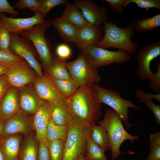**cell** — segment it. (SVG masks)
Instances as JSON below:
<instances>
[{"label": "cell", "instance_id": "obj_1", "mask_svg": "<svg viewBox=\"0 0 160 160\" xmlns=\"http://www.w3.org/2000/svg\"><path fill=\"white\" fill-rule=\"evenodd\" d=\"M92 85L80 86L65 100L73 116L91 125L95 124L102 114L101 104L95 96Z\"/></svg>", "mask_w": 160, "mask_h": 160}, {"label": "cell", "instance_id": "obj_2", "mask_svg": "<svg viewBox=\"0 0 160 160\" xmlns=\"http://www.w3.org/2000/svg\"><path fill=\"white\" fill-rule=\"evenodd\" d=\"M103 27L104 35L96 46L104 49L116 48L130 55L136 53L139 45L131 39L135 31L132 24L127 25L125 28H121L108 21L103 23Z\"/></svg>", "mask_w": 160, "mask_h": 160}, {"label": "cell", "instance_id": "obj_3", "mask_svg": "<svg viewBox=\"0 0 160 160\" xmlns=\"http://www.w3.org/2000/svg\"><path fill=\"white\" fill-rule=\"evenodd\" d=\"M91 126L73 116L68 125V133L62 160H77L80 154L85 155L86 140L90 134Z\"/></svg>", "mask_w": 160, "mask_h": 160}, {"label": "cell", "instance_id": "obj_4", "mask_svg": "<svg viewBox=\"0 0 160 160\" xmlns=\"http://www.w3.org/2000/svg\"><path fill=\"white\" fill-rule=\"evenodd\" d=\"M100 126L106 130L109 137L111 151V158L115 160L121 153L120 148L125 140H129L131 143L140 137L129 133L124 128L119 116L114 110L106 109L102 120L99 122Z\"/></svg>", "mask_w": 160, "mask_h": 160}, {"label": "cell", "instance_id": "obj_5", "mask_svg": "<svg viewBox=\"0 0 160 160\" xmlns=\"http://www.w3.org/2000/svg\"><path fill=\"white\" fill-rule=\"evenodd\" d=\"M95 96L100 103L105 104L113 109L119 115L124 127L128 129L132 126L129 121V108L137 111L140 108L131 101L122 98L120 92L100 86L98 83L92 84Z\"/></svg>", "mask_w": 160, "mask_h": 160}, {"label": "cell", "instance_id": "obj_6", "mask_svg": "<svg viewBox=\"0 0 160 160\" xmlns=\"http://www.w3.org/2000/svg\"><path fill=\"white\" fill-rule=\"evenodd\" d=\"M52 22L49 19L44 23L36 25L28 30L23 31L19 35L32 43L44 69L52 65L56 57L53 52L50 40L45 35V31L52 25Z\"/></svg>", "mask_w": 160, "mask_h": 160}, {"label": "cell", "instance_id": "obj_7", "mask_svg": "<svg viewBox=\"0 0 160 160\" xmlns=\"http://www.w3.org/2000/svg\"><path fill=\"white\" fill-rule=\"evenodd\" d=\"M81 54L94 69L113 63H121L129 61L131 55L120 49L111 51L96 45L87 47L81 50Z\"/></svg>", "mask_w": 160, "mask_h": 160}, {"label": "cell", "instance_id": "obj_8", "mask_svg": "<svg viewBox=\"0 0 160 160\" xmlns=\"http://www.w3.org/2000/svg\"><path fill=\"white\" fill-rule=\"evenodd\" d=\"M9 49L14 54L26 61L35 71L37 75H44L36 57H39L32 43L29 40L14 33H10Z\"/></svg>", "mask_w": 160, "mask_h": 160}, {"label": "cell", "instance_id": "obj_9", "mask_svg": "<svg viewBox=\"0 0 160 160\" xmlns=\"http://www.w3.org/2000/svg\"><path fill=\"white\" fill-rule=\"evenodd\" d=\"M66 65L72 79L80 86L98 83L101 80L97 69L81 54L75 60L66 62Z\"/></svg>", "mask_w": 160, "mask_h": 160}, {"label": "cell", "instance_id": "obj_10", "mask_svg": "<svg viewBox=\"0 0 160 160\" xmlns=\"http://www.w3.org/2000/svg\"><path fill=\"white\" fill-rule=\"evenodd\" d=\"M6 74L10 86L18 88L32 84L37 75L25 60L13 63L8 68Z\"/></svg>", "mask_w": 160, "mask_h": 160}, {"label": "cell", "instance_id": "obj_11", "mask_svg": "<svg viewBox=\"0 0 160 160\" xmlns=\"http://www.w3.org/2000/svg\"><path fill=\"white\" fill-rule=\"evenodd\" d=\"M138 64L136 73L139 79L144 81L149 79L153 73L150 69L151 62L160 55V41L148 44L138 52Z\"/></svg>", "mask_w": 160, "mask_h": 160}, {"label": "cell", "instance_id": "obj_12", "mask_svg": "<svg viewBox=\"0 0 160 160\" xmlns=\"http://www.w3.org/2000/svg\"><path fill=\"white\" fill-rule=\"evenodd\" d=\"M0 18L1 24L9 33L19 35L23 31L28 30L46 21L39 12L35 13L32 17L22 18L9 17L2 14L0 15Z\"/></svg>", "mask_w": 160, "mask_h": 160}, {"label": "cell", "instance_id": "obj_13", "mask_svg": "<svg viewBox=\"0 0 160 160\" xmlns=\"http://www.w3.org/2000/svg\"><path fill=\"white\" fill-rule=\"evenodd\" d=\"M34 130L33 116L20 111L5 121L2 137L16 134L25 136Z\"/></svg>", "mask_w": 160, "mask_h": 160}, {"label": "cell", "instance_id": "obj_14", "mask_svg": "<svg viewBox=\"0 0 160 160\" xmlns=\"http://www.w3.org/2000/svg\"><path fill=\"white\" fill-rule=\"evenodd\" d=\"M42 76L37 75L32 84L39 97L51 103L65 101L66 98L52 81L44 73Z\"/></svg>", "mask_w": 160, "mask_h": 160}, {"label": "cell", "instance_id": "obj_15", "mask_svg": "<svg viewBox=\"0 0 160 160\" xmlns=\"http://www.w3.org/2000/svg\"><path fill=\"white\" fill-rule=\"evenodd\" d=\"M74 4L80 9L89 23L100 27L108 21V9L105 6L99 5L90 0H76Z\"/></svg>", "mask_w": 160, "mask_h": 160}, {"label": "cell", "instance_id": "obj_16", "mask_svg": "<svg viewBox=\"0 0 160 160\" xmlns=\"http://www.w3.org/2000/svg\"><path fill=\"white\" fill-rule=\"evenodd\" d=\"M18 89L20 111L33 116L45 100L38 95L32 84Z\"/></svg>", "mask_w": 160, "mask_h": 160}, {"label": "cell", "instance_id": "obj_17", "mask_svg": "<svg viewBox=\"0 0 160 160\" xmlns=\"http://www.w3.org/2000/svg\"><path fill=\"white\" fill-rule=\"evenodd\" d=\"M52 107V103L45 100L33 116L34 130L38 140H43L48 142L46 131Z\"/></svg>", "mask_w": 160, "mask_h": 160}, {"label": "cell", "instance_id": "obj_18", "mask_svg": "<svg viewBox=\"0 0 160 160\" xmlns=\"http://www.w3.org/2000/svg\"><path fill=\"white\" fill-rule=\"evenodd\" d=\"M103 35V29L100 27L89 23L79 30L74 43L81 50L87 47L96 45L102 39Z\"/></svg>", "mask_w": 160, "mask_h": 160}, {"label": "cell", "instance_id": "obj_19", "mask_svg": "<svg viewBox=\"0 0 160 160\" xmlns=\"http://www.w3.org/2000/svg\"><path fill=\"white\" fill-rule=\"evenodd\" d=\"M19 111V89L10 86L0 103V118L5 121Z\"/></svg>", "mask_w": 160, "mask_h": 160}, {"label": "cell", "instance_id": "obj_20", "mask_svg": "<svg viewBox=\"0 0 160 160\" xmlns=\"http://www.w3.org/2000/svg\"><path fill=\"white\" fill-rule=\"evenodd\" d=\"M24 136L14 134L2 137L0 146L4 160H16Z\"/></svg>", "mask_w": 160, "mask_h": 160}, {"label": "cell", "instance_id": "obj_21", "mask_svg": "<svg viewBox=\"0 0 160 160\" xmlns=\"http://www.w3.org/2000/svg\"><path fill=\"white\" fill-rule=\"evenodd\" d=\"M38 148V140L34 130L24 136L19 152V160H37Z\"/></svg>", "mask_w": 160, "mask_h": 160}, {"label": "cell", "instance_id": "obj_22", "mask_svg": "<svg viewBox=\"0 0 160 160\" xmlns=\"http://www.w3.org/2000/svg\"><path fill=\"white\" fill-rule=\"evenodd\" d=\"M65 8L60 17L61 19L71 24L79 30L89 23L84 17L81 11L74 4L69 1L65 3Z\"/></svg>", "mask_w": 160, "mask_h": 160}, {"label": "cell", "instance_id": "obj_23", "mask_svg": "<svg viewBox=\"0 0 160 160\" xmlns=\"http://www.w3.org/2000/svg\"><path fill=\"white\" fill-rule=\"evenodd\" d=\"M51 25L64 41L68 42H75L79 30L74 26L60 17L55 18L52 21Z\"/></svg>", "mask_w": 160, "mask_h": 160}, {"label": "cell", "instance_id": "obj_24", "mask_svg": "<svg viewBox=\"0 0 160 160\" xmlns=\"http://www.w3.org/2000/svg\"><path fill=\"white\" fill-rule=\"evenodd\" d=\"M52 103L51 117L54 122L60 125H68L73 116L65 101Z\"/></svg>", "mask_w": 160, "mask_h": 160}, {"label": "cell", "instance_id": "obj_25", "mask_svg": "<svg viewBox=\"0 0 160 160\" xmlns=\"http://www.w3.org/2000/svg\"><path fill=\"white\" fill-rule=\"evenodd\" d=\"M90 136L93 141L105 152L111 150V145L108 134L103 127L95 124L91 126Z\"/></svg>", "mask_w": 160, "mask_h": 160}, {"label": "cell", "instance_id": "obj_26", "mask_svg": "<svg viewBox=\"0 0 160 160\" xmlns=\"http://www.w3.org/2000/svg\"><path fill=\"white\" fill-rule=\"evenodd\" d=\"M66 60L56 57L52 65L44 69L45 72L52 77L60 79H72L66 65Z\"/></svg>", "mask_w": 160, "mask_h": 160}, {"label": "cell", "instance_id": "obj_27", "mask_svg": "<svg viewBox=\"0 0 160 160\" xmlns=\"http://www.w3.org/2000/svg\"><path fill=\"white\" fill-rule=\"evenodd\" d=\"M68 131V125H60L56 124L52 118L48 124L46 137L47 141L60 140L65 143Z\"/></svg>", "mask_w": 160, "mask_h": 160}, {"label": "cell", "instance_id": "obj_28", "mask_svg": "<svg viewBox=\"0 0 160 160\" xmlns=\"http://www.w3.org/2000/svg\"><path fill=\"white\" fill-rule=\"evenodd\" d=\"M44 73L52 81L66 98L71 96L80 87L79 84L72 79H58L52 77L45 72H44Z\"/></svg>", "mask_w": 160, "mask_h": 160}, {"label": "cell", "instance_id": "obj_29", "mask_svg": "<svg viewBox=\"0 0 160 160\" xmlns=\"http://www.w3.org/2000/svg\"><path fill=\"white\" fill-rule=\"evenodd\" d=\"M132 24L135 31L142 33L152 31L160 26V14L151 17L136 19Z\"/></svg>", "mask_w": 160, "mask_h": 160}, {"label": "cell", "instance_id": "obj_30", "mask_svg": "<svg viewBox=\"0 0 160 160\" xmlns=\"http://www.w3.org/2000/svg\"><path fill=\"white\" fill-rule=\"evenodd\" d=\"M84 158L86 160H108L105 152L93 141L90 135L86 140Z\"/></svg>", "mask_w": 160, "mask_h": 160}, {"label": "cell", "instance_id": "obj_31", "mask_svg": "<svg viewBox=\"0 0 160 160\" xmlns=\"http://www.w3.org/2000/svg\"><path fill=\"white\" fill-rule=\"evenodd\" d=\"M149 139L150 153L145 160H160V132L151 134Z\"/></svg>", "mask_w": 160, "mask_h": 160}, {"label": "cell", "instance_id": "obj_32", "mask_svg": "<svg viewBox=\"0 0 160 160\" xmlns=\"http://www.w3.org/2000/svg\"><path fill=\"white\" fill-rule=\"evenodd\" d=\"M64 144L62 140H60L48 141L47 146L51 160H62Z\"/></svg>", "mask_w": 160, "mask_h": 160}, {"label": "cell", "instance_id": "obj_33", "mask_svg": "<svg viewBox=\"0 0 160 160\" xmlns=\"http://www.w3.org/2000/svg\"><path fill=\"white\" fill-rule=\"evenodd\" d=\"M24 60L11 52L9 49L0 50V65L8 68L15 63Z\"/></svg>", "mask_w": 160, "mask_h": 160}, {"label": "cell", "instance_id": "obj_34", "mask_svg": "<svg viewBox=\"0 0 160 160\" xmlns=\"http://www.w3.org/2000/svg\"><path fill=\"white\" fill-rule=\"evenodd\" d=\"M67 0H40L38 12L44 18L50 10L57 6L65 4Z\"/></svg>", "mask_w": 160, "mask_h": 160}, {"label": "cell", "instance_id": "obj_35", "mask_svg": "<svg viewBox=\"0 0 160 160\" xmlns=\"http://www.w3.org/2000/svg\"><path fill=\"white\" fill-rule=\"evenodd\" d=\"M132 3L135 4L138 7L142 9L155 8L160 9V0H126L123 7L124 8Z\"/></svg>", "mask_w": 160, "mask_h": 160}, {"label": "cell", "instance_id": "obj_36", "mask_svg": "<svg viewBox=\"0 0 160 160\" xmlns=\"http://www.w3.org/2000/svg\"><path fill=\"white\" fill-rule=\"evenodd\" d=\"M40 0H19L15 3V7L20 10L28 9L35 13L38 12Z\"/></svg>", "mask_w": 160, "mask_h": 160}, {"label": "cell", "instance_id": "obj_37", "mask_svg": "<svg viewBox=\"0 0 160 160\" xmlns=\"http://www.w3.org/2000/svg\"><path fill=\"white\" fill-rule=\"evenodd\" d=\"M157 72L153 73L150 80L148 86L156 94H160V63L156 65Z\"/></svg>", "mask_w": 160, "mask_h": 160}, {"label": "cell", "instance_id": "obj_38", "mask_svg": "<svg viewBox=\"0 0 160 160\" xmlns=\"http://www.w3.org/2000/svg\"><path fill=\"white\" fill-rule=\"evenodd\" d=\"M10 40V33L1 24L0 26V50L8 49Z\"/></svg>", "mask_w": 160, "mask_h": 160}, {"label": "cell", "instance_id": "obj_39", "mask_svg": "<svg viewBox=\"0 0 160 160\" xmlns=\"http://www.w3.org/2000/svg\"><path fill=\"white\" fill-rule=\"evenodd\" d=\"M47 143L43 140H38L39 148L37 160H51Z\"/></svg>", "mask_w": 160, "mask_h": 160}, {"label": "cell", "instance_id": "obj_40", "mask_svg": "<svg viewBox=\"0 0 160 160\" xmlns=\"http://www.w3.org/2000/svg\"><path fill=\"white\" fill-rule=\"evenodd\" d=\"M145 104L148 108L153 113L156 122L160 125V105L155 104L151 99H146L140 100Z\"/></svg>", "mask_w": 160, "mask_h": 160}, {"label": "cell", "instance_id": "obj_41", "mask_svg": "<svg viewBox=\"0 0 160 160\" xmlns=\"http://www.w3.org/2000/svg\"><path fill=\"white\" fill-rule=\"evenodd\" d=\"M56 51L57 57L65 60L70 57L71 54L70 47L63 44L58 45L56 47Z\"/></svg>", "mask_w": 160, "mask_h": 160}, {"label": "cell", "instance_id": "obj_42", "mask_svg": "<svg viewBox=\"0 0 160 160\" xmlns=\"http://www.w3.org/2000/svg\"><path fill=\"white\" fill-rule=\"evenodd\" d=\"M15 6H12L7 0H0V15L3 12H7L15 17L18 14L19 12L14 9Z\"/></svg>", "mask_w": 160, "mask_h": 160}, {"label": "cell", "instance_id": "obj_43", "mask_svg": "<svg viewBox=\"0 0 160 160\" xmlns=\"http://www.w3.org/2000/svg\"><path fill=\"white\" fill-rule=\"evenodd\" d=\"M10 86L6 75L0 76V103Z\"/></svg>", "mask_w": 160, "mask_h": 160}, {"label": "cell", "instance_id": "obj_44", "mask_svg": "<svg viewBox=\"0 0 160 160\" xmlns=\"http://www.w3.org/2000/svg\"><path fill=\"white\" fill-rule=\"evenodd\" d=\"M135 95L139 100L146 99H153L160 102V94H153L145 92L137 88L135 90Z\"/></svg>", "mask_w": 160, "mask_h": 160}, {"label": "cell", "instance_id": "obj_45", "mask_svg": "<svg viewBox=\"0 0 160 160\" xmlns=\"http://www.w3.org/2000/svg\"><path fill=\"white\" fill-rule=\"evenodd\" d=\"M126 0H105L109 6L116 10V12L121 14L124 11L123 5Z\"/></svg>", "mask_w": 160, "mask_h": 160}, {"label": "cell", "instance_id": "obj_46", "mask_svg": "<svg viewBox=\"0 0 160 160\" xmlns=\"http://www.w3.org/2000/svg\"><path fill=\"white\" fill-rule=\"evenodd\" d=\"M4 122L5 120L0 118V141L3 137Z\"/></svg>", "mask_w": 160, "mask_h": 160}, {"label": "cell", "instance_id": "obj_47", "mask_svg": "<svg viewBox=\"0 0 160 160\" xmlns=\"http://www.w3.org/2000/svg\"><path fill=\"white\" fill-rule=\"evenodd\" d=\"M8 69V67L0 65V76L6 74L7 71Z\"/></svg>", "mask_w": 160, "mask_h": 160}, {"label": "cell", "instance_id": "obj_48", "mask_svg": "<svg viewBox=\"0 0 160 160\" xmlns=\"http://www.w3.org/2000/svg\"><path fill=\"white\" fill-rule=\"evenodd\" d=\"M84 154H80L77 160H86L84 158Z\"/></svg>", "mask_w": 160, "mask_h": 160}, {"label": "cell", "instance_id": "obj_49", "mask_svg": "<svg viewBox=\"0 0 160 160\" xmlns=\"http://www.w3.org/2000/svg\"><path fill=\"white\" fill-rule=\"evenodd\" d=\"M0 160H4L1 151L0 146Z\"/></svg>", "mask_w": 160, "mask_h": 160}, {"label": "cell", "instance_id": "obj_50", "mask_svg": "<svg viewBox=\"0 0 160 160\" xmlns=\"http://www.w3.org/2000/svg\"><path fill=\"white\" fill-rule=\"evenodd\" d=\"M1 19H0V26H1Z\"/></svg>", "mask_w": 160, "mask_h": 160}, {"label": "cell", "instance_id": "obj_51", "mask_svg": "<svg viewBox=\"0 0 160 160\" xmlns=\"http://www.w3.org/2000/svg\"><path fill=\"white\" fill-rule=\"evenodd\" d=\"M16 160H19L18 158V159H17Z\"/></svg>", "mask_w": 160, "mask_h": 160}]
</instances>
